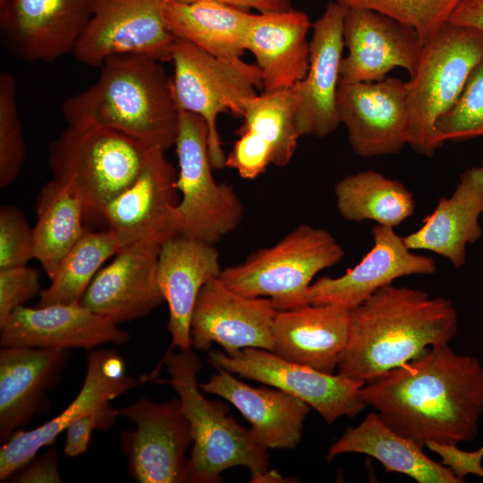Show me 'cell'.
<instances>
[{"label": "cell", "mask_w": 483, "mask_h": 483, "mask_svg": "<svg viewBox=\"0 0 483 483\" xmlns=\"http://www.w3.org/2000/svg\"><path fill=\"white\" fill-rule=\"evenodd\" d=\"M174 147L181 194L174 214L177 233L215 245L239 226L243 204L232 186L213 176L208 127L202 117L180 109Z\"/></svg>", "instance_id": "ba28073f"}, {"label": "cell", "mask_w": 483, "mask_h": 483, "mask_svg": "<svg viewBox=\"0 0 483 483\" xmlns=\"http://www.w3.org/2000/svg\"><path fill=\"white\" fill-rule=\"evenodd\" d=\"M348 8L377 12L413 28L423 43L448 22L459 0H335Z\"/></svg>", "instance_id": "e575fe53"}, {"label": "cell", "mask_w": 483, "mask_h": 483, "mask_svg": "<svg viewBox=\"0 0 483 483\" xmlns=\"http://www.w3.org/2000/svg\"><path fill=\"white\" fill-rule=\"evenodd\" d=\"M150 149L112 129L97 124H68L49 146L53 179L67 186L85 214L104 207L140 174Z\"/></svg>", "instance_id": "5b68a950"}, {"label": "cell", "mask_w": 483, "mask_h": 483, "mask_svg": "<svg viewBox=\"0 0 483 483\" xmlns=\"http://www.w3.org/2000/svg\"><path fill=\"white\" fill-rule=\"evenodd\" d=\"M448 21L483 33V0H459Z\"/></svg>", "instance_id": "ee69618b"}, {"label": "cell", "mask_w": 483, "mask_h": 483, "mask_svg": "<svg viewBox=\"0 0 483 483\" xmlns=\"http://www.w3.org/2000/svg\"><path fill=\"white\" fill-rule=\"evenodd\" d=\"M335 196L339 214L352 222L370 220L394 228L415 210L413 195L402 182L374 170L342 178Z\"/></svg>", "instance_id": "1f68e13d"}, {"label": "cell", "mask_w": 483, "mask_h": 483, "mask_svg": "<svg viewBox=\"0 0 483 483\" xmlns=\"http://www.w3.org/2000/svg\"><path fill=\"white\" fill-rule=\"evenodd\" d=\"M93 0H10L0 10L6 49L24 62H51L73 52Z\"/></svg>", "instance_id": "2e32d148"}, {"label": "cell", "mask_w": 483, "mask_h": 483, "mask_svg": "<svg viewBox=\"0 0 483 483\" xmlns=\"http://www.w3.org/2000/svg\"><path fill=\"white\" fill-rule=\"evenodd\" d=\"M232 150L225 157V167L235 170L247 180H253L273 165V154L270 147L250 131L238 133Z\"/></svg>", "instance_id": "ab89813d"}, {"label": "cell", "mask_w": 483, "mask_h": 483, "mask_svg": "<svg viewBox=\"0 0 483 483\" xmlns=\"http://www.w3.org/2000/svg\"><path fill=\"white\" fill-rule=\"evenodd\" d=\"M441 458V463L450 469L453 475L464 482L470 474L483 478V445L476 451H463L457 444L428 441L425 445Z\"/></svg>", "instance_id": "b9f144b4"}, {"label": "cell", "mask_w": 483, "mask_h": 483, "mask_svg": "<svg viewBox=\"0 0 483 483\" xmlns=\"http://www.w3.org/2000/svg\"><path fill=\"white\" fill-rule=\"evenodd\" d=\"M120 249L110 230L86 229L60 262L50 284L39 293L38 306L80 302L102 265Z\"/></svg>", "instance_id": "d6a6232c"}, {"label": "cell", "mask_w": 483, "mask_h": 483, "mask_svg": "<svg viewBox=\"0 0 483 483\" xmlns=\"http://www.w3.org/2000/svg\"><path fill=\"white\" fill-rule=\"evenodd\" d=\"M360 397L394 431L428 441H473L483 412V364L448 343L364 384Z\"/></svg>", "instance_id": "6da1fadb"}, {"label": "cell", "mask_w": 483, "mask_h": 483, "mask_svg": "<svg viewBox=\"0 0 483 483\" xmlns=\"http://www.w3.org/2000/svg\"><path fill=\"white\" fill-rule=\"evenodd\" d=\"M168 0H93L89 21L72 55L89 66H101L118 54H141L172 60L175 37L164 11Z\"/></svg>", "instance_id": "7c38bea8"}, {"label": "cell", "mask_w": 483, "mask_h": 483, "mask_svg": "<svg viewBox=\"0 0 483 483\" xmlns=\"http://www.w3.org/2000/svg\"><path fill=\"white\" fill-rule=\"evenodd\" d=\"M72 358L69 349L2 347L0 441L3 444L48 408V394Z\"/></svg>", "instance_id": "603a6c76"}, {"label": "cell", "mask_w": 483, "mask_h": 483, "mask_svg": "<svg viewBox=\"0 0 483 483\" xmlns=\"http://www.w3.org/2000/svg\"><path fill=\"white\" fill-rule=\"evenodd\" d=\"M117 414L135 426L120 431V447L136 481L188 482L186 452L193 445V436L179 398L162 403L140 398L117 409Z\"/></svg>", "instance_id": "30bf717a"}, {"label": "cell", "mask_w": 483, "mask_h": 483, "mask_svg": "<svg viewBox=\"0 0 483 483\" xmlns=\"http://www.w3.org/2000/svg\"><path fill=\"white\" fill-rule=\"evenodd\" d=\"M343 36L347 55L340 67V82H376L395 68L411 77L424 43L411 27L377 12L348 8Z\"/></svg>", "instance_id": "e0dca14e"}, {"label": "cell", "mask_w": 483, "mask_h": 483, "mask_svg": "<svg viewBox=\"0 0 483 483\" xmlns=\"http://www.w3.org/2000/svg\"><path fill=\"white\" fill-rule=\"evenodd\" d=\"M236 133L250 131L266 142L273 165L285 166L295 153L301 137L296 122V97L292 87L247 99Z\"/></svg>", "instance_id": "836d02e7"}, {"label": "cell", "mask_w": 483, "mask_h": 483, "mask_svg": "<svg viewBox=\"0 0 483 483\" xmlns=\"http://www.w3.org/2000/svg\"><path fill=\"white\" fill-rule=\"evenodd\" d=\"M10 0H0V10L4 9Z\"/></svg>", "instance_id": "bcb514c9"}, {"label": "cell", "mask_w": 483, "mask_h": 483, "mask_svg": "<svg viewBox=\"0 0 483 483\" xmlns=\"http://www.w3.org/2000/svg\"><path fill=\"white\" fill-rule=\"evenodd\" d=\"M41 291L36 269L27 265L0 268V326L17 308Z\"/></svg>", "instance_id": "f35d334b"}, {"label": "cell", "mask_w": 483, "mask_h": 483, "mask_svg": "<svg viewBox=\"0 0 483 483\" xmlns=\"http://www.w3.org/2000/svg\"><path fill=\"white\" fill-rule=\"evenodd\" d=\"M483 60V33L445 23L424 44L415 73L407 81L408 144L432 157L441 148L435 124L456 101L474 67Z\"/></svg>", "instance_id": "52a82bcc"}, {"label": "cell", "mask_w": 483, "mask_h": 483, "mask_svg": "<svg viewBox=\"0 0 483 483\" xmlns=\"http://www.w3.org/2000/svg\"><path fill=\"white\" fill-rule=\"evenodd\" d=\"M435 133L441 146L483 136V60L470 73L454 104L436 122Z\"/></svg>", "instance_id": "d590c367"}, {"label": "cell", "mask_w": 483, "mask_h": 483, "mask_svg": "<svg viewBox=\"0 0 483 483\" xmlns=\"http://www.w3.org/2000/svg\"><path fill=\"white\" fill-rule=\"evenodd\" d=\"M343 256L332 233L301 224L273 246L222 268L218 278L239 294L269 298L277 310L292 309L307 305L306 293L314 276L338 264Z\"/></svg>", "instance_id": "8992f818"}, {"label": "cell", "mask_w": 483, "mask_h": 483, "mask_svg": "<svg viewBox=\"0 0 483 483\" xmlns=\"http://www.w3.org/2000/svg\"><path fill=\"white\" fill-rule=\"evenodd\" d=\"M163 364L166 381L178 394L190 421L193 445L188 459V482L219 483L222 473L242 466L250 472V482H277L280 474L268 470L267 449L251 429L226 414L220 403L207 399L199 391L197 375L201 362L191 350L166 352Z\"/></svg>", "instance_id": "277c9868"}, {"label": "cell", "mask_w": 483, "mask_h": 483, "mask_svg": "<svg viewBox=\"0 0 483 483\" xmlns=\"http://www.w3.org/2000/svg\"><path fill=\"white\" fill-rule=\"evenodd\" d=\"M215 245L174 236L161 247L157 262V282L168 304L167 329L174 348L191 350V321L201 287L221 271Z\"/></svg>", "instance_id": "cb8c5ba5"}, {"label": "cell", "mask_w": 483, "mask_h": 483, "mask_svg": "<svg viewBox=\"0 0 483 483\" xmlns=\"http://www.w3.org/2000/svg\"><path fill=\"white\" fill-rule=\"evenodd\" d=\"M209 362L232 374L281 389L305 402L326 423L353 417L367 406L360 397L364 382L328 374L283 359L259 348H244L233 354L210 351Z\"/></svg>", "instance_id": "8fae6325"}, {"label": "cell", "mask_w": 483, "mask_h": 483, "mask_svg": "<svg viewBox=\"0 0 483 483\" xmlns=\"http://www.w3.org/2000/svg\"><path fill=\"white\" fill-rule=\"evenodd\" d=\"M349 310L307 304L278 310L274 352L287 360L335 374L349 336Z\"/></svg>", "instance_id": "4316f807"}, {"label": "cell", "mask_w": 483, "mask_h": 483, "mask_svg": "<svg viewBox=\"0 0 483 483\" xmlns=\"http://www.w3.org/2000/svg\"><path fill=\"white\" fill-rule=\"evenodd\" d=\"M336 108L352 151L361 157L394 155L408 144L407 81L339 82Z\"/></svg>", "instance_id": "4fadbf2b"}, {"label": "cell", "mask_w": 483, "mask_h": 483, "mask_svg": "<svg viewBox=\"0 0 483 483\" xmlns=\"http://www.w3.org/2000/svg\"><path fill=\"white\" fill-rule=\"evenodd\" d=\"M349 318L336 371L364 383L450 343L458 332V312L450 300L393 284L350 309Z\"/></svg>", "instance_id": "7a4b0ae2"}, {"label": "cell", "mask_w": 483, "mask_h": 483, "mask_svg": "<svg viewBox=\"0 0 483 483\" xmlns=\"http://www.w3.org/2000/svg\"><path fill=\"white\" fill-rule=\"evenodd\" d=\"M182 3H192L200 0H174ZM249 11L255 9L262 13L282 12L292 8V0H212Z\"/></svg>", "instance_id": "f6af8a7d"}, {"label": "cell", "mask_w": 483, "mask_h": 483, "mask_svg": "<svg viewBox=\"0 0 483 483\" xmlns=\"http://www.w3.org/2000/svg\"><path fill=\"white\" fill-rule=\"evenodd\" d=\"M34 258L33 228L13 205L0 208V268L27 265Z\"/></svg>", "instance_id": "74e56055"}, {"label": "cell", "mask_w": 483, "mask_h": 483, "mask_svg": "<svg viewBox=\"0 0 483 483\" xmlns=\"http://www.w3.org/2000/svg\"><path fill=\"white\" fill-rule=\"evenodd\" d=\"M161 247L151 240L122 247L92 279L81 305L118 325L148 315L165 301L157 282Z\"/></svg>", "instance_id": "ffe728a7"}, {"label": "cell", "mask_w": 483, "mask_h": 483, "mask_svg": "<svg viewBox=\"0 0 483 483\" xmlns=\"http://www.w3.org/2000/svg\"><path fill=\"white\" fill-rule=\"evenodd\" d=\"M483 215V166L465 170L453 193L442 197L423 219L422 225L403 237L411 250H423L448 259L455 267L466 262L468 244L483 234L479 217Z\"/></svg>", "instance_id": "83f0119b"}, {"label": "cell", "mask_w": 483, "mask_h": 483, "mask_svg": "<svg viewBox=\"0 0 483 483\" xmlns=\"http://www.w3.org/2000/svg\"><path fill=\"white\" fill-rule=\"evenodd\" d=\"M311 25L308 15L294 8L252 13L246 50L253 55L261 72L262 92L289 89L305 78Z\"/></svg>", "instance_id": "d4e9b609"}, {"label": "cell", "mask_w": 483, "mask_h": 483, "mask_svg": "<svg viewBox=\"0 0 483 483\" xmlns=\"http://www.w3.org/2000/svg\"><path fill=\"white\" fill-rule=\"evenodd\" d=\"M217 373L199 385L202 391L231 402L250 423L256 439L268 449H293L299 444L310 406L281 390L252 387L232 373Z\"/></svg>", "instance_id": "484cf974"}, {"label": "cell", "mask_w": 483, "mask_h": 483, "mask_svg": "<svg viewBox=\"0 0 483 483\" xmlns=\"http://www.w3.org/2000/svg\"><path fill=\"white\" fill-rule=\"evenodd\" d=\"M100 68L95 84L63 103L67 123L104 126L148 149L165 151L174 146L180 108L162 62L141 54H118Z\"/></svg>", "instance_id": "3957f363"}, {"label": "cell", "mask_w": 483, "mask_h": 483, "mask_svg": "<svg viewBox=\"0 0 483 483\" xmlns=\"http://www.w3.org/2000/svg\"><path fill=\"white\" fill-rule=\"evenodd\" d=\"M140 384L124 373L122 357L114 350H93L88 355L82 386L73 401L57 416L31 430H18L0 449V481H5L42 447L56 437L79 417L111 402Z\"/></svg>", "instance_id": "44dd1931"}, {"label": "cell", "mask_w": 483, "mask_h": 483, "mask_svg": "<svg viewBox=\"0 0 483 483\" xmlns=\"http://www.w3.org/2000/svg\"><path fill=\"white\" fill-rule=\"evenodd\" d=\"M174 166L165 151L150 149L138 177L100 212L120 247L140 240L162 245L177 236L174 210L180 200Z\"/></svg>", "instance_id": "9a60e30c"}, {"label": "cell", "mask_w": 483, "mask_h": 483, "mask_svg": "<svg viewBox=\"0 0 483 483\" xmlns=\"http://www.w3.org/2000/svg\"><path fill=\"white\" fill-rule=\"evenodd\" d=\"M371 236V250L353 268L338 277L321 276L309 285L307 304L333 305L350 310L395 279L436 271L435 260L413 253L393 227L377 225Z\"/></svg>", "instance_id": "d6986e66"}, {"label": "cell", "mask_w": 483, "mask_h": 483, "mask_svg": "<svg viewBox=\"0 0 483 483\" xmlns=\"http://www.w3.org/2000/svg\"><path fill=\"white\" fill-rule=\"evenodd\" d=\"M252 13L212 0H168L164 18L173 35L225 59L242 58Z\"/></svg>", "instance_id": "f546056e"}, {"label": "cell", "mask_w": 483, "mask_h": 483, "mask_svg": "<svg viewBox=\"0 0 483 483\" xmlns=\"http://www.w3.org/2000/svg\"><path fill=\"white\" fill-rule=\"evenodd\" d=\"M1 347L80 348L92 350L130 339L111 318L80 302L17 308L0 326Z\"/></svg>", "instance_id": "7402d4cb"}, {"label": "cell", "mask_w": 483, "mask_h": 483, "mask_svg": "<svg viewBox=\"0 0 483 483\" xmlns=\"http://www.w3.org/2000/svg\"><path fill=\"white\" fill-rule=\"evenodd\" d=\"M118 417L111 402H105L75 419L66 428L64 452L70 458L84 453L89 447L92 432L110 428Z\"/></svg>", "instance_id": "60d3db41"}, {"label": "cell", "mask_w": 483, "mask_h": 483, "mask_svg": "<svg viewBox=\"0 0 483 483\" xmlns=\"http://www.w3.org/2000/svg\"><path fill=\"white\" fill-rule=\"evenodd\" d=\"M422 447L394 431L373 411L344 431L329 447L326 460L347 453H362L377 460L387 473L405 474L418 483H462L450 469L428 458Z\"/></svg>", "instance_id": "f1b7e54d"}, {"label": "cell", "mask_w": 483, "mask_h": 483, "mask_svg": "<svg viewBox=\"0 0 483 483\" xmlns=\"http://www.w3.org/2000/svg\"><path fill=\"white\" fill-rule=\"evenodd\" d=\"M347 11L344 4L329 0L323 14L311 25L309 69L305 78L292 86L301 137L324 138L341 124L336 93L344 47L343 26Z\"/></svg>", "instance_id": "ac0fdd59"}, {"label": "cell", "mask_w": 483, "mask_h": 483, "mask_svg": "<svg viewBox=\"0 0 483 483\" xmlns=\"http://www.w3.org/2000/svg\"><path fill=\"white\" fill-rule=\"evenodd\" d=\"M277 309L269 298L247 297L225 286L217 277L200 289L191 317V347L207 352L213 343L227 354L244 348L274 352V322Z\"/></svg>", "instance_id": "5bb4252c"}, {"label": "cell", "mask_w": 483, "mask_h": 483, "mask_svg": "<svg viewBox=\"0 0 483 483\" xmlns=\"http://www.w3.org/2000/svg\"><path fill=\"white\" fill-rule=\"evenodd\" d=\"M26 157V143L16 101L13 74H0V187L7 188L18 178Z\"/></svg>", "instance_id": "8d00e7d4"}, {"label": "cell", "mask_w": 483, "mask_h": 483, "mask_svg": "<svg viewBox=\"0 0 483 483\" xmlns=\"http://www.w3.org/2000/svg\"><path fill=\"white\" fill-rule=\"evenodd\" d=\"M9 479L18 483H61L58 452L52 447L39 457L36 456L12 474Z\"/></svg>", "instance_id": "7bdbcfd3"}, {"label": "cell", "mask_w": 483, "mask_h": 483, "mask_svg": "<svg viewBox=\"0 0 483 483\" xmlns=\"http://www.w3.org/2000/svg\"><path fill=\"white\" fill-rule=\"evenodd\" d=\"M174 93L180 109L202 117L208 127V148L214 169L225 167L216 120L223 113L242 118L245 101L261 89V72L255 64L212 55L175 38L172 51Z\"/></svg>", "instance_id": "9c48e42d"}, {"label": "cell", "mask_w": 483, "mask_h": 483, "mask_svg": "<svg viewBox=\"0 0 483 483\" xmlns=\"http://www.w3.org/2000/svg\"><path fill=\"white\" fill-rule=\"evenodd\" d=\"M85 210L67 186L51 180L39 190L33 227L34 258L51 279L67 252L83 235Z\"/></svg>", "instance_id": "4dcf8cb0"}]
</instances>
